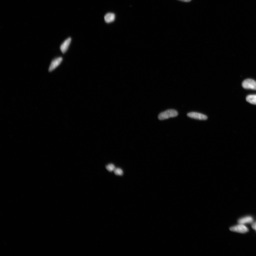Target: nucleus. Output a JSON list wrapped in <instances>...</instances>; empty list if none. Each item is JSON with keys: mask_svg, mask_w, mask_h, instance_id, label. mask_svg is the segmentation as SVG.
Wrapping results in <instances>:
<instances>
[{"mask_svg": "<svg viewBox=\"0 0 256 256\" xmlns=\"http://www.w3.org/2000/svg\"><path fill=\"white\" fill-rule=\"evenodd\" d=\"M63 60V58L61 57H59L57 58H56L55 59L53 60L51 62L50 65L49 67V71H52L56 69L57 67L59 66L60 64H61Z\"/></svg>", "mask_w": 256, "mask_h": 256, "instance_id": "5", "label": "nucleus"}, {"mask_svg": "<svg viewBox=\"0 0 256 256\" xmlns=\"http://www.w3.org/2000/svg\"><path fill=\"white\" fill-rule=\"evenodd\" d=\"M253 221V218L251 216L244 217L238 220V223L239 224H243L244 223H252Z\"/></svg>", "mask_w": 256, "mask_h": 256, "instance_id": "8", "label": "nucleus"}, {"mask_svg": "<svg viewBox=\"0 0 256 256\" xmlns=\"http://www.w3.org/2000/svg\"><path fill=\"white\" fill-rule=\"evenodd\" d=\"M187 116L189 118L199 120H205L207 119V117L206 115L196 112H190L187 114Z\"/></svg>", "mask_w": 256, "mask_h": 256, "instance_id": "4", "label": "nucleus"}, {"mask_svg": "<svg viewBox=\"0 0 256 256\" xmlns=\"http://www.w3.org/2000/svg\"><path fill=\"white\" fill-rule=\"evenodd\" d=\"M178 115L176 110L174 109H169L160 113L158 116L159 120H166L171 118L176 117Z\"/></svg>", "mask_w": 256, "mask_h": 256, "instance_id": "1", "label": "nucleus"}, {"mask_svg": "<svg viewBox=\"0 0 256 256\" xmlns=\"http://www.w3.org/2000/svg\"><path fill=\"white\" fill-rule=\"evenodd\" d=\"M71 42V38H68L62 43L60 46V49L62 53H64L68 49L69 45H70Z\"/></svg>", "mask_w": 256, "mask_h": 256, "instance_id": "6", "label": "nucleus"}, {"mask_svg": "<svg viewBox=\"0 0 256 256\" xmlns=\"http://www.w3.org/2000/svg\"><path fill=\"white\" fill-rule=\"evenodd\" d=\"M114 171L115 174L116 175L121 176L123 174V171L121 168H115Z\"/></svg>", "mask_w": 256, "mask_h": 256, "instance_id": "11", "label": "nucleus"}, {"mask_svg": "<svg viewBox=\"0 0 256 256\" xmlns=\"http://www.w3.org/2000/svg\"><path fill=\"white\" fill-rule=\"evenodd\" d=\"M115 18V16L113 13H108L105 15L104 20L106 23H110L113 22Z\"/></svg>", "mask_w": 256, "mask_h": 256, "instance_id": "7", "label": "nucleus"}, {"mask_svg": "<svg viewBox=\"0 0 256 256\" xmlns=\"http://www.w3.org/2000/svg\"><path fill=\"white\" fill-rule=\"evenodd\" d=\"M230 230L232 231L241 233H246L248 231V229L246 226L240 224L231 227Z\"/></svg>", "mask_w": 256, "mask_h": 256, "instance_id": "3", "label": "nucleus"}, {"mask_svg": "<svg viewBox=\"0 0 256 256\" xmlns=\"http://www.w3.org/2000/svg\"><path fill=\"white\" fill-rule=\"evenodd\" d=\"M252 227L255 230H256V222L253 223V225H252Z\"/></svg>", "mask_w": 256, "mask_h": 256, "instance_id": "12", "label": "nucleus"}, {"mask_svg": "<svg viewBox=\"0 0 256 256\" xmlns=\"http://www.w3.org/2000/svg\"><path fill=\"white\" fill-rule=\"evenodd\" d=\"M242 86L244 89L256 90V81L254 80L250 79L245 80L243 82Z\"/></svg>", "mask_w": 256, "mask_h": 256, "instance_id": "2", "label": "nucleus"}, {"mask_svg": "<svg viewBox=\"0 0 256 256\" xmlns=\"http://www.w3.org/2000/svg\"><path fill=\"white\" fill-rule=\"evenodd\" d=\"M106 169L108 171L111 172V171H114L115 169V166L113 164H110L106 166Z\"/></svg>", "mask_w": 256, "mask_h": 256, "instance_id": "10", "label": "nucleus"}, {"mask_svg": "<svg viewBox=\"0 0 256 256\" xmlns=\"http://www.w3.org/2000/svg\"><path fill=\"white\" fill-rule=\"evenodd\" d=\"M179 1H181L182 2H190L192 1V0H179Z\"/></svg>", "mask_w": 256, "mask_h": 256, "instance_id": "13", "label": "nucleus"}, {"mask_svg": "<svg viewBox=\"0 0 256 256\" xmlns=\"http://www.w3.org/2000/svg\"><path fill=\"white\" fill-rule=\"evenodd\" d=\"M246 101L252 104L256 105V95H250L246 97Z\"/></svg>", "mask_w": 256, "mask_h": 256, "instance_id": "9", "label": "nucleus"}]
</instances>
